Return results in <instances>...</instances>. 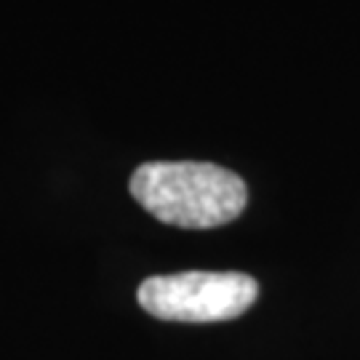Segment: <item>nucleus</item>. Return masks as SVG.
Instances as JSON below:
<instances>
[{"label": "nucleus", "instance_id": "1", "mask_svg": "<svg viewBox=\"0 0 360 360\" xmlns=\"http://www.w3.org/2000/svg\"><path fill=\"white\" fill-rule=\"evenodd\" d=\"M129 190L147 214L184 230L221 227L240 217L248 203L245 181L238 174L198 160L142 163Z\"/></svg>", "mask_w": 360, "mask_h": 360}, {"label": "nucleus", "instance_id": "2", "mask_svg": "<svg viewBox=\"0 0 360 360\" xmlns=\"http://www.w3.org/2000/svg\"><path fill=\"white\" fill-rule=\"evenodd\" d=\"M259 283L245 272L190 270L155 275L139 285V304L160 321L219 323L240 318L257 302Z\"/></svg>", "mask_w": 360, "mask_h": 360}]
</instances>
